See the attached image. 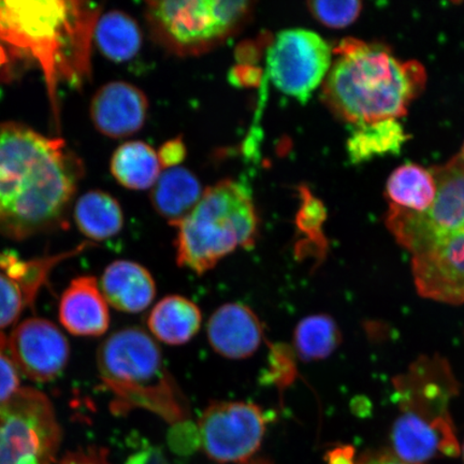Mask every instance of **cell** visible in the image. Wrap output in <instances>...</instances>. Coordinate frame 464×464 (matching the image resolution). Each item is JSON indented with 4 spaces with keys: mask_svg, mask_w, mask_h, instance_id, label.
<instances>
[{
    "mask_svg": "<svg viewBox=\"0 0 464 464\" xmlns=\"http://www.w3.org/2000/svg\"><path fill=\"white\" fill-rule=\"evenodd\" d=\"M83 173L62 139L0 124V234L21 241L63 228Z\"/></svg>",
    "mask_w": 464,
    "mask_h": 464,
    "instance_id": "6da1fadb",
    "label": "cell"
},
{
    "mask_svg": "<svg viewBox=\"0 0 464 464\" xmlns=\"http://www.w3.org/2000/svg\"><path fill=\"white\" fill-rule=\"evenodd\" d=\"M437 195L423 212L391 205L386 225L411 254L421 297L464 304V162L460 155L431 171Z\"/></svg>",
    "mask_w": 464,
    "mask_h": 464,
    "instance_id": "7a4b0ae2",
    "label": "cell"
},
{
    "mask_svg": "<svg viewBox=\"0 0 464 464\" xmlns=\"http://www.w3.org/2000/svg\"><path fill=\"white\" fill-rule=\"evenodd\" d=\"M323 83L330 111L356 127L402 118L427 83L419 61L399 60L387 46L347 38Z\"/></svg>",
    "mask_w": 464,
    "mask_h": 464,
    "instance_id": "3957f363",
    "label": "cell"
},
{
    "mask_svg": "<svg viewBox=\"0 0 464 464\" xmlns=\"http://www.w3.org/2000/svg\"><path fill=\"white\" fill-rule=\"evenodd\" d=\"M97 367L112 393L114 414L140 409L171 425L188 420V399L167 369L160 346L143 329L127 327L110 335L97 352Z\"/></svg>",
    "mask_w": 464,
    "mask_h": 464,
    "instance_id": "277c9868",
    "label": "cell"
},
{
    "mask_svg": "<svg viewBox=\"0 0 464 464\" xmlns=\"http://www.w3.org/2000/svg\"><path fill=\"white\" fill-rule=\"evenodd\" d=\"M174 227L178 265L201 276L237 247H254L258 216L245 185L224 179L203 191L193 211Z\"/></svg>",
    "mask_w": 464,
    "mask_h": 464,
    "instance_id": "5b68a950",
    "label": "cell"
},
{
    "mask_svg": "<svg viewBox=\"0 0 464 464\" xmlns=\"http://www.w3.org/2000/svg\"><path fill=\"white\" fill-rule=\"evenodd\" d=\"M97 16L83 3L0 2V40L33 56L52 77L69 50L85 51Z\"/></svg>",
    "mask_w": 464,
    "mask_h": 464,
    "instance_id": "8992f818",
    "label": "cell"
},
{
    "mask_svg": "<svg viewBox=\"0 0 464 464\" xmlns=\"http://www.w3.org/2000/svg\"><path fill=\"white\" fill-rule=\"evenodd\" d=\"M245 0L149 2L145 16L156 43L179 56L206 53L241 31L253 13Z\"/></svg>",
    "mask_w": 464,
    "mask_h": 464,
    "instance_id": "52a82bcc",
    "label": "cell"
},
{
    "mask_svg": "<svg viewBox=\"0 0 464 464\" xmlns=\"http://www.w3.org/2000/svg\"><path fill=\"white\" fill-rule=\"evenodd\" d=\"M62 440L53 404L34 388H21L0 404V464H53Z\"/></svg>",
    "mask_w": 464,
    "mask_h": 464,
    "instance_id": "ba28073f",
    "label": "cell"
},
{
    "mask_svg": "<svg viewBox=\"0 0 464 464\" xmlns=\"http://www.w3.org/2000/svg\"><path fill=\"white\" fill-rule=\"evenodd\" d=\"M332 61L333 50L319 34L307 29H286L269 46L266 69L277 90L305 103L324 83Z\"/></svg>",
    "mask_w": 464,
    "mask_h": 464,
    "instance_id": "9c48e42d",
    "label": "cell"
},
{
    "mask_svg": "<svg viewBox=\"0 0 464 464\" xmlns=\"http://www.w3.org/2000/svg\"><path fill=\"white\" fill-rule=\"evenodd\" d=\"M266 421L265 411L256 404L214 401L198 422L201 448L218 463L246 462L263 443Z\"/></svg>",
    "mask_w": 464,
    "mask_h": 464,
    "instance_id": "30bf717a",
    "label": "cell"
},
{
    "mask_svg": "<svg viewBox=\"0 0 464 464\" xmlns=\"http://www.w3.org/2000/svg\"><path fill=\"white\" fill-rule=\"evenodd\" d=\"M8 348L20 372L37 382L57 379L71 355L66 336L55 324L40 317L17 324L9 336Z\"/></svg>",
    "mask_w": 464,
    "mask_h": 464,
    "instance_id": "8fae6325",
    "label": "cell"
},
{
    "mask_svg": "<svg viewBox=\"0 0 464 464\" xmlns=\"http://www.w3.org/2000/svg\"><path fill=\"white\" fill-rule=\"evenodd\" d=\"M394 384L403 411L426 419L450 415L449 403L458 390L449 363L438 356L420 359Z\"/></svg>",
    "mask_w": 464,
    "mask_h": 464,
    "instance_id": "7c38bea8",
    "label": "cell"
},
{
    "mask_svg": "<svg viewBox=\"0 0 464 464\" xmlns=\"http://www.w3.org/2000/svg\"><path fill=\"white\" fill-rule=\"evenodd\" d=\"M392 440L399 459L410 464H421L439 454H460L450 415L426 419L403 411L394 422Z\"/></svg>",
    "mask_w": 464,
    "mask_h": 464,
    "instance_id": "4fadbf2b",
    "label": "cell"
},
{
    "mask_svg": "<svg viewBox=\"0 0 464 464\" xmlns=\"http://www.w3.org/2000/svg\"><path fill=\"white\" fill-rule=\"evenodd\" d=\"M149 102L139 87L124 81L104 84L92 97L91 120L102 135L123 139L135 135L147 121Z\"/></svg>",
    "mask_w": 464,
    "mask_h": 464,
    "instance_id": "5bb4252c",
    "label": "cell"
},
{
    "mask_svg": "<svg viewBox=\"0 0 464 464\" xmlns=\"http://www.w3.org/2000/svg\"><path fill=\"white\" fill-rule=\"evenodd\" d=\"M208 343L219 355L246 359L258 351L264 328L252 309L242 304H226L213 313L207 326Z\"/></svg>",
    "mask_w": 464,
    "mask_h": 464,
    "instance_id": "9a60e30c",
    "label": "cell"
},
{
    "mask_svg": "<svg viewBox=\"0 0 464 464\" xmlns=\"http://www.w3.org/2000/svg\"><path fill=\"white\" fill-rule=\"evenodd\" d=\"M60 322L69 334L95 338L108 332L110 313L96 277H75L63 293Z\"/></svg>",
    "mask_w": 464,
    "mask_h": 464,
    "instance_id": "2e32d148",
    "label": "cell"
},
{
    "mask_svg": "<svg viewBox=\"0 0 464 464\" xmlns=\"http://www.w3.org/2000/svg\"><path fill=\"white\" fill-rule=\"evenodd\" d=\"M101 290L107 303L125 313H140L153 303L154 278L140 264L116 260L104 270Z\"/></svg>",
    "mask_w": 464,
    "mask_h": 464,
    "instance_id": "e0dca14e",
    "label": "cell"
},
{
    "mask_svg": "<svg viewBox=\"0 0 464 464\" xmlns=\"http://www.w3.org/2000/svg\"><path fill=\"white\" fill-rule=\"evenodd\" d=\"M201 311L193 301L182 295H168L153 307L148 327L154 338L167 345H184L199 333Z\"/></svg>",
    "mask_w": 464,
    "mask_h": 464,
    "instance_id": "ac0fdd59",
    "label": "cell"
},
{
    "mask_svg": "<svg viewBox=\"0 0 464 464\" xmlns=\"http://www.w3.org/2000/svg\"><path fill=\"white\" fill-rule=\"evenodd\" d=\"M202 195L198 178L185 168L174 167L160 173L150 201L155 211L174 226L193 211Z\"/></svg>",
    "mask_w": 464,
    "mask_h": 464,
    "instance_id": "d6986e66",
    "label": "cell"
},
{
    "mask_svg": "<svg viewBox=\"0 0 464 464\" xmlns=\"http://www.w3.org/2000/svg\"><path fill=\"white\" fill-rule=\"evenodd\" d=\"M73 218L81 234L92 241L111 239L124 226L119 201L100 189L89 190L80 197L73 208Z\"/></svg>",
    "mask_w": 464,
    "mask_h": 464,
    "instance_id": "ffe728a7",
    "label": "cell"
},
{
    "mask_svg": "<svg viewBox=\"0 0 464 464\" xmlns=\"http://www.w3.org/2000/svg\"><path fill=\"white\" fill-rule=\"evenodd\" d=\"M94 39L101 53L114 63L132 60L141 50L143 36L132 16L121 10H111L98 17Z\"/></svg>",
    "mask_w": 464,
    "mask_h": 464,
    "instance_id": "44dd1931",
    "label": "cell"
},
{
    "mask_svg": "<svg viewBox=\"0 0 464 464\" xmlns=\"http://www.w3.org/2000/svg\"><path fill=\"white\" fill-rule=\"evenodd\" d=\"M160 169L158 152L142 141L121 144L112 155V176L127 189L144 190L153 188L160 176Z\"/></svg>",
    "mask_w": 464,
    "mask_h": 464,
    "instance_id": "7402d4cb",
    "label": "cell"
},
{
    "mask_svg": "<svg viewBox=\"0 0 464 464\" xmlns=\"http://www.w3.org/2000/svg\"><path fill=\"white\" fill-rule=\"evenodd\" d=\"M410 136L396 119L356 127L346 150L353 164H362L380 156L400 153Z\"/></svg>",
    "mask_w": 464,
    "mask_h": 464,
    "instance_id": "603a6c76",
    "label": "cell"
},
{
    "mask_svg": "<svg viewBox=\"0 0 464 464\" xmlns=\"http://www.w3.org/2000/svg\"><path fill=\"white\" fill-rule=\"evenodd\" d=\"M386 194L392 206L423 212L434 201L437 182L430 170L420 165L405 164L388 179Z\"/></svg>",
    "mask_w": 464,
    "mask_h": 464,
    "instance_id": "cb8c5ba5",
    "label": "cell"
},
{
    "mask_svg": "<svg viewBox=\"0 0 464 464\" xmlns=\"http://www.w3.org/2000/svg\"><path fill=\"white\" fill-rule=\"evenodd\" d=\"M342 335L338 324L326 314L307 316L294 332V352L301 361L310 362L326 359L339 347Z\"/></svg>",
    "mask_w": 464,
    "mask_h": 464,
    "instance_id": "d4e9b609",
    "label": "cell"
},
{
    "mask_svg": "<svg viewBox=\"0 0 464 464\" xmlns=\"http://www.w3.org/2000/svg\"><path fill=\"white\" fill-rule=\"evenodd\" d=\"M301 206L297 227L305 237L297 247L300 257L313 256L317 261L326 256L327 241L323 234V225L327 218L326 208L306 188H300Z\"/></svg>",
    "mask_w": 464,
    "mask_h": 464,
    "instance_id": "484cf974",
    "label": "cell"
},
{
    "mask_svg": "<svg viewBox=\"0 0 464 464\" xmlns=\"http://www.w3.org/2000/svg\"><path fill=\"white\" fill-rule=\"evenodd\" d=\"M307 8L321 24L338 29L350 26L358 19L362 11V3L356 0H348V2L316 0V2L307 3Z\"/></svg>",
    "mask_w": 464,
    "mask_h": 464,
    "instance_id": "4316f807",
    "label": "cell"
},
{
    "mask_svg": "<svg viewBox=\"0 0 464 464\" xmlns=\"http://www.w3.org/2000/svg\"><path fill=\"white\" fill-rule=\"evenodd\" d=\"M33 304L20 284L0 272V332L14 324L25 307Z\"/></svg>",
    "mask_w": 464,
    "mask_h": 464,
    "instance_id": "83f0119b",
    "label": "cell"
},
{
    "mask_svg": "<svg viewBox=\"0 0 464 464\" xmlns=\"http://www.w3.org/2000/svg\"><path fill=\"white\" fill-rule=\"evenodd\" d=\"M294 353V350H290L286 345L272 346L270 367L265 377L266 382L276 385L280 390L292 384L297 375Z\"/></svg>",
    "mask_w": 464,
    "mask_h": 464,
    "instance_id": "f1b7e54d",
    "label": "cell"
},
{
    "mask_svg": "<svg viewBox=\"0 0 464 464\" xmlns=\"http://www.w3.org/2000/svg\"><path fill=\"white\" fill-rule=\"evenodd\" d=\"M19 369L11 358L8 339L0 332V404L9 401L21 390Z\"/></svg>",
    "mask_w": 464,
    "mask_h": 464,
    "instance_id": "f546056e",
    "label": "cell"
},
{
    "mask_svg": "<svg viewBox=\"0 0 464 464\" xmlns=\"http://www.w3.org/2000/svg\"><path fill=\"white\" fill-rule=\"evenodd\" d=\"M176 429L170 435L171 448L178 452H190L200 444L198 428L191 427L187 421L177 423Z\"/></svg>",
    "mask_w": 464,
    "mask_h": 464,
    "instance_id": "4dcf8cb0",
    "label": "cell"
},
{
    "mask_svg": "<svg viewBox=\"0 0 464 464\" xmlns=\"http://www.w3.org/2000/svg\"><path fill=\"white\" fill-rule=\"evenodd\" d=\"M158 155L161 168L170 169V168L179 167L187 158V145L181 138L172 139L162 145Z\"/></svg>",
    "mask_w": 464,
    "mask_h": 464,
    "instance_id": "1f68e13d",
    "label": "cell"
},
{
    "mask_svg": "<svg viewBox=\"0 0 464 464\" xmlns=\"http://www.w3.org/2000/svg\"><path fill=\"white\" fill-rule=\"evenodd\" d=\"M125 464H170L161 449L144 445L127 458Z\"/></svg>",
    "mask_w": 464,
    "mask_h": 464,
    "instance_id": "d6a6232c",
    "label": "cell"
},
{
    "mask_svg": "<svg viewBox=\"0 0 464 464\" xmlns=\"http://www.w3.org/2000/svg\"><path fill=\"white\" fill-rule=\"evenodd\" d=\"M62 464H110L102 450H89L75 452L65 458Z\"/></svg>",
    "mask_w": 464,
    "mask_h": 464,
    "instance_id": "836d02e7",
    "label": "cell"
},
{
    "mask_svg": "<svg viewBox=\"0 0 464 464\" xmlns=\"http://www.w3.org/2000/svg\"><path fill=\"white\" fill-rule=\"evenodd\" d=\"M231 79L232 82L239 85H256L260 79V72L256 68L249 67V65H240L231 72Z\"/></svg>",
    "mask_w": 464,
    "mask_h": 464,
    "instance_id": "e575fe53",
    "label": "cell"
},
{
    "mask_svg": "<svg viewBox=\"0 0 464 464\" xmlns=\"http://www.w3.org/2000/svg\"><path fill=\"white\" fill-rule=\"evenodd\" d=\"M355 450L353 446H339L328 451L327 464H355Z\"/></svg>",
    "mask_w": 464,
    "mask_h": 464,
    "instance_id": "d590c367",
    "label": "cell"
},
{
    "mask_svg": "<svg viewBox=\"0 0 464 464\" xmlns=\"http://www.w3.org/2000/svg\"><path fill=\"white\" fill-rule=\"evenodd\" d=\"M359 464H410L400 460L399 458L390 455H381L372 458H364Z\"/></svg>",
    "mask_w": 464,
    "mask_h": 464,
    "instance_id": "8d00e7d4",
    "label": "cell"
},
{
    "mask_svg": "<svg viewBox=\"0 0 464 464\" xmlns=\"http://www.w3.org/2000/svg\"><path fill=\"white\" fill-rule=\"evenodd\" d=\"M241 464H274L269 460L265 459V458H256V459H249L246 462H243Z\"/></svg>",
    "mask_w": 464,
    "mask_h": 464,
    "instance_id": "74e56055",
    "label": "cell"
},
{
    "mask_svg": "<svg viewBox=\"0 0 464 464\" xmlns=\"http://www.w3.org/2000/svg\"><path fill=\"white\" fill-rule=\"evenodd\" d=\"M460 158H461V160H463V162H464V145H463L462 153H461V155H460Z\"/></svg>",
    "mask_w": 464,
    "mask_h": 464,
    "instance_id": "f35d334b",
    "label": "cell"
},
{
    "mask_svg": "<svg viewBox=\"0 0 464 464\" xmlns=\"http://www.w3.org/2000/svg\"><path fill=\"white\" fill-rule=\"evenodd\" d=\"M463 458H464V446H463Z\"/></svg>",
    "mask_w": 464,
    "mask_h": 464,
    "instance_id": "ab89813d",
    "label": "cell"
}]
</instances>
